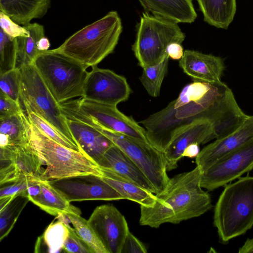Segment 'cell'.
Segmentation results:
<instances>
[{
    "instance_id": "35",
    "label": "cell",
    "mask_w": 253,
    "mask_h": 253,
    "mask_svg": "<svg viewBox=\"0 0 253 253\" xmlns=\"http://www.w3.org/2000/svg\"><path fill=\"white\" fill-rule=\"evenodd\" d=\"M33 177H25L12 182L0 185V199L19 195H25L27 197L28 188Z\"/></svg>"
},
{
    "instance_id": "21",
    "label": "cell",
    "mask_w": 253,
    "mask_h": 253,
    "mask_svg": "<svg viewBox=\"0 0 253 253\" xmlns=\"http://www.w3.org/2000/svg\"><path fill=\"white\" fill-rule=\"evenodd\" d=\"M145 12L177 23H192L197 14L193 0H138Z\"/></svg>"
},
{
    "instance_id": "22",
    "label": "cell",
    "mask_w": 253,
    "mask_h": 253,
    "mask_svg": "<svg viewBox=\"0 0 253 253\" xmlns=\"http://www.w3.org/2000/svg\"><path fill=\"white\" fill-rule=\"evenodd\" d=\"M132 181L143 188L156 194V190L145 175L133 161L114 144L104 155L102 167Z\"/></svg>"
},
{
    "instance_id": "40",
    "label": "cell",
    "mask_w": 253,
    "mask_h": 253,
    "mask_svg": "<svg viewBox=\"0 0 253 253\" xmlns=\"http://www.w3.org/2000/svg\"><path fill=\"white\" fill-rule=\"evenodd\" d=\"M167 52L169 57L174 60L180 59L184 54L182 46L177 42L170 43L167 47Z\"/></svg>"
},
{
    "instance_id": "7",
    "label": "cell",
    "mask_w": 253,
    "mask_h": 253,
    "mask_svg": "<svg viewBox=\"0 0 253 253\" xmlns=\"http://www.w3.org/2000/svg\"><path fill=\"white\" fill-rule=\"evenodd\" d=\"M67 119L80 121L94 128H102L137 141L150 143L144 128L117 106L100 103L83 97L59 104Z\"/></svg>"
},
{
    "instance_id": "28",
    "label": "cell",
    "mask_w": 253,
    "mask_h": 253,
    "mask_svg": "<svg viewBox=\"0 0 253 253\" xmlns=\"http://www.w3.org/2000/svg\"><path fill=\"white\" fill-rule=\"evenodd\" d=\"M69 223L60 220L50 224L43 234L38 238L35 251L42 246L38 252H40L42 247L48 253L61 252L69 233Z\"/></svg>"
},
{
    "instance_id": "11",
    "label": "cell",
    "mask_w": 253,
    "mask_h": 253,
    "mask_svg": "<svg viewBox=\"0 0 253 253\" xmlns=\"http://www.w3.org/2000/svg\"><path fill=\"white\" fill-rule=\"evenodd\" d=\"M253 169V140L218 160L202 173L201 185L212 191Z\"/></svg>"
},
{
    "instance_id": "27",
    "label": "cell",
    "mask_w": 253,
    "mask_h": 253,
    "mask_svg": "<svg viewBox=\"0 0 253 253\" xmlns=\"http://www.w3.org/2000/svg\"><path fill=\"white\" fill-rule=\"evenodd\" d=\"M29 32L27 37L15 38L17 48L16 68L31 64L41 52L38 48V42L44 37V27L37 23H30L23 26Z\"/></svg>"
},
{
    "instance_id": "6",
    "label": "cell",
    "mask_w": 253,
    "mask_h": 253,
    "mask_svg": "<svg viewBox=\"0 0 253 253\" xmlns=\"http://www.w3.org/2000/svg\"><path fill=\"white\" fill-rule=\"evenodd\" d=\"M32 64L59 104L82 97L86 68L56 49L40 52Z\"/></svg>"
},
{
    "instance_id": "17",
    "label": "cell",
    "mask_w": 253,
    "mask_h": 253,
    "mask_svg": "<svg viewBox=\"0 0 253 253\" xmlns=\"http://www.w3.org/2000/svg\"><path fill=\"white\" fill-rule=\"evenodd\" d=\"M253 140V116H249L234 131L205 147L196 157L195 162L203 171L228 153Z\"/></svg>"
},
{
    "instance_id": "43",
    "label": "cell",
    "mask_w": 253,
    "mask_h": 253,
    "mask_svg": "<svg viewBox=\"0 0 253 253\" xmlns=\"http://www.w3.org/2000/svg\"><path fill=\"white\" fill-rule=\"evenodd\" d=\"M50 46L49 40L45 36L41 38L38 42V48L41 52L48 50Z\"/></svg>"
},
{
    "instance_id": "34",
    "label": "cell",
    "mask_w": 253,
    "mask_h": 253,
    "mask_svg": "<svg viewBox=\"0 0 253 253\" xmlns=\"http://www.w3.org/2000/svg\"><path fill=\"white\" fill-rule=\"evenodd\" d=\"M20 69L15 68L0 74V91L20 103Z\"/></svg>"
},
{
    "instance_id": "36",
    "label": "cell",
    "mask_w": 253,
    "mask_h": 253,
    "mask_svg": "<svg viewBox=\"0 0 253 253\" xmlns=\"http://www.w3.org/2000/svg\"><path fill=\"white\" fill-rule=\"evenodd\" d=\"M69 233L63 251L71 253H94L90 247L78 235L73 227L69 225Z\"/></svg>"
},
{
    "instance_id": "10",
    "label": "cell",
    "mask_w": 253,
    "mask_h": 253,
    "mask_svg": "<svg viewBox=\"0 0 253 253\" xmlns=\"http://www.w3.org/2000/svg\"><path fill=\"white\" fill-rule=\"evenodd\" d=\"M94 128L108 138L133 161L149 180L156 194L165 189L169 178L162 152L150 143L137 141L108 129Z\"/></svg>"
},
{
    "instance_id": "19",
    "label": "cell",
    "mask_w": 253,
    "mask_h": 253,
    "mask_svg": "<svg viewBox=\"0 0 253 253\" xmlns=\"http://www.w3.org/2000/svg\"><path fill=\"white\" fill-rule=\"evenodd\" d=\"M27 197L30 201L53 216L67 212L81 213L80 209L72 206L48 180L39 176L32 178L27 190Z\"/></svg>"
},
{
    "instance_id": "31",
    "label": "cell",
    "mask_w": 253,
    "mask_h": 253,
    "mask_svg": "<svg viewBox=\"0 0 253 253\" xmlns=\"http://www.w3.org/2000/svg\"><path fill=\"white\" fill-rule=\"evenodd\" d=\"M30 201L28 197L19 195L0 210V241L6 237L14 227L21 211Z\"/></svg>"
},
{
    "instance_id": "38",
    "label": "cell",
    "mask_w": 253,
    "mask_h": 253,
    "mask_svg": "<svg viewBox=\"0 0 253 253\" xmlns=\"http://www.w3.org/2000/svg\"><path fill=\"white\" fill-rule=\"evenodd\" d=\"M25 112L21 104L0 91V119Z\"/></svg>"
},
{
    "instance_id": "33",
    "label": "cell",
    "mask_w": 253,
    "mask_h": 253,
    "mask_svg": "<svg viewBox=\"0 0 253 253\" xmlns=\"http://www.w3.org/2000/svg\"><path fill=\"white\" fill-rule=\"evenodd\" d=\"M17 56L15 38L0 29V74L16 68Z\"/></svg>"
},
{
    "instance_id": "5",
    "label": "cell",
    "mask_w": 253,
    "mask_h": 253,
    "mask_svg": "<svg viewBox=\"0 0 253 253\" xmlns=\"http://www.w3.org/2000/svg\"><path fill=\"white\" fill-rule=\"evenodd\" d=\"M28 130L31 146L41 168L45 166L40 171L41 178L50 180L86 174L102 176L101 168L86 154L54 141L30 122Z\"/></svg>"
},
{
    "instance_id": "14",
    "label": "cell",
    "mask_w": 253,
    "mask_h": 253,
    "mask_svg": "<svg viewBox=\"0 0 253 253\" xmlns=\"http://www.w3.org/2000/svg\"><path fill=\"white\" fill-rule=\"evenodd\" d=\"M87 221L108 253H121L129 230L125 216L115 206L97 207Z\"/></svg>"
},
{
    "instance_id": "3",
    "label": "cell",
    "mask_w": 253,
    "mask_h": 253,
    "mask_svg": "<svg viewBox=\"0 0 253 253\" xmlns=\"http://www.w3.org/2000/svg\"><path fill=\"white\" fill-rule=\"evenodd\" d=\"M122 30L118 12L111 11L75 33L55 49L86 68H92L113 52Z\"/></svg>"
},
{
    "instance_id": "42",
    "label": "cell",
    "mask_w": 253,
    "mask_h": 253,
    "mask_svg": "<svg viewBox=\"0 0 253 253\" xmlns=\"http://www.w3.org/2000/svg\"><path fill=\"white\" fill-rule=\"evenodd\" d=\"M239 253H253V237L248 238L244 244L239 249Z\"/></svg>"
},
{
    "instance_id": "9",
    "label": "cell",
    "mask_w": 253,
    "mask_h": 253,
    "mask_svg": "<svg viewBox=\"0 0 253 253\" xmlns=\"http://www.w3.org/2000/svg\"><path fill=\"white\" fill-rule=\"evenodd\" d=\"M20 71V99L25 112L37 114L78 144L69 128L67 119L61 111L59 103L53 97L33 64L21 67Z\"/></svg>"
},
{
    "instance_id": "41",
    "label": "cell",
    "mask_w": 253,
    "mask_h": 253,
    "mask_svg": "<svg viewBox=\"0 0 253 253\" xmlns=\"http://www.w3.org/2000/svg\"><path fill=\"white\" fill-rule=\"evenodd\" d=\"M200 152L199 145L193 144L188 146L183 153V157L196 158Z\"/></svg>"
},
{
    "instance_id": "39",
    "label": "cell",
    "mask_w": 253,
    "mask_h": 253,
    "mask_svg": "<svg viewBox=\"0 0 253 253\" xmlns=\"http://www.w3.org/2000/svg\"><path fill=\"white\" fill-rule=\"evenodd\" d=\"M143 243L129 231L124 241L121 253H146Z\"/></svg>"
},
{
    "instance_id": "23",
    "label": "cell",
    "mask_w": 253,
    "mask_h": 253,
    "mask_svg": "<svg viewBox=\"0 0 253 253\" xmlns=\"http://www.w3.org/2000/svg\"><path fill=\"white\" fill-rule=\"evenodd\" d=\"M50 5V0H0V11L24 26L43 17Z\"/></svg>"
},
{
    "instance_id": "4",
    "label": "cell",
    "mask_w": 253,
    "mask_h": 253,
    "mask_svg": "<svg viewBox=\"0 0 253 253\" xmlns=\"http://www.w3.org/2000/svg\"><path fill=\"white\" fill-rule=\"evenodd\" d=\"M213 225L220 242L226 244L253 226V176L225 185L215 205Z\"/></svg>"
},
{
    "instance_id": "12",
    "label": "cell",
    "mask_w": 253,
    "mask_h": 253,
    "mask_svg": "<svg viewBox=\"0 0 253 253\" xmlns=\"http://www.w3.org/2000/svg\"><path fill=\"white\" fill-rule=\"evenodd\" d=\"M131 89L124 77L113 71L94 66L86 76L83 87V98L115 106L126 101Z\"/></svg>"
},
{
    "instance_id": "24",
    "label": "cell",
    "mask_w": 253,
    "mask_h": 253,
    "mask_svg": "<svg viewBox=\"0 0 253 253\" xmlns=\"http://www.w3.org/2000/svg\"><path fill=\"white\" fill-rule=\"evenodd\" d=\"M100 168L101 179L121 195L124 199L132 201L144 207H150L154 204L156 197L153 193L109 169Z\"/></svg>"
},
{
    "instance_id": "30",
    "label": "cell",
    "mask_w": 253,
    "mask_h": 253,
    "mask_svg": "<svg viewBox=\"0 0 253 253\" xmlns=\"http://www.w3.org/2000/svg\"><path fill=\"white\" fill-rule=\"evenodd\" d=\"M169 57L162 62L143 68L139 79L148 93L154 97L160 95L161 85L167 73Z\"/></svg>"
},
{
    "instance_id": "32",
    "label": "cell",
    "mask_w": 253,
    "mask_h": 253,
    "mask_svg": "<svg viewBox=\"0 0 253 253\" xmlns=\"http://www.w3.org/2000/svg\"><path fill=\"white\" fill-rule=\"evenodd\" d=\"M25 113L29 121L49 138L67 148L84 153L78 144L64 136L40 116L32 112Z\"/></svg>"
},
{
    "instance_id": "26",
    "label": "cell",
    "mask_w": 253,
    "mask_h": 253,
    "mask_svg": "<svg viewBox=\"0 0 253 253\" xmlns=\"http://www.w3.org/2000/svg\"><path fill=\"white\" fill-rule=\"evenodd\" d=\"M196 0L206 22L217 28H228L236 12V0Z\"/></svg>"
},
{
    "instance_id": "15",
    "label": "cell",
    "mask_w": 253,
    "mask_h": 253,
    "mask_svg": "<svg viewBox=\"0 0 253 253\" xmlns=\"http://www.w3.org/2000/svg\"><path fill=\"white\" fill-rule=\"evenodd\" d=\"M0 148V185L25 177L39 176L41 164L31 145Z\"/></svg>"
},
{
    "instance_id": "37",
    "label": "cell",
    "mask_w": 253,
    "mask_h": 253,
    "mask_svg": "<svg viewBox=\"0 0 253 253\" xmlns=\"http://www.w3.org/2000/svg\"><path fill=\"white\" fill-rule=\"evenodd\" d=\"M0 29L12 38L27 37L29 35V32L23 26H20L9 16L1 11H0Z\"/></svg>"
},
{
    "instance_id": "16",
    "label": "cell",
    "mask_w": 253,
    "mask_h": 253,
    "mask_svg": "<svg viewBox=\"0 0 253 253\" xmlns=\"http://www.w3.org/2000/svg\"><path fill=\"white\" fill-rule=\"evenodd\" d=\"M212 139H215L214 126L208 119L197 120L179 129L163 153L167 170L177 168L178 161L183 157V153L188 146L193 144H204Z\"/></svg>"
},
{
    "instance_id": "20",
    "label": "cell",
    "mask_w": 253,
    "mask_h": 253,
    "mask_svg": "<svg viewBox=\"0 0 253 253\" xmlns=\"http://www.w3.org/2000/svg\"><path fill=\"white\" fill-rule=\"evenodd\" d=\"M67 119L69 128L81 150L102 167L104 155L114 143L94 127L80 121Z\"/></svg>"
},
{
    "instance_id": "13",
    "label": "cell",
    "mask_w": 253,
    "mask_h": 253,
    "mask_svg": "<svg viewBox=\"0 0 253 253\" xmlns=\"http://www.w3.org/2000/svg\"><path fill=\"white\" fill-rule=\"evenodd\" d=\"M48 181L70 203L86 200L124 199L116 190L95 175H81Z\"/></svg>"
},
{
    "instance_id": "8",
    "label": "cell",
    "mask_w": 253,
    "mask_h": 253,
    "mask_svg": "<svg viewBox=\"0 0 253 253\" xmlns=\"http://www.w3.org/2000/svg\"><path fill=\"white\" fill-rule=\"evenodd\" d=\"M178 23L143 12L137 26L132 49L143 68L156 65L169 57L167 49L172 42L181 44L185 35Z\"/></svg>"
},
{
    "instance_id": "18",
    "label": "cell",
    "mask_w": 253,
    "mask_h": 253,
    "mask_svg": "<svg viewBox=\"0 0 253 253\" xmlns=\"http://www.w3.org/2000/svg\"><path fill=\"white\" fill-rule=\"evenodd\" d=\"M224 59L193 50H185L179 64L183 72L197 81L220 84L225 69Z\"/></svg>"
},
{
    "instance_id": "1",
    "label": "cell",
    "mask_w": 253,
    "mask_h": 253,
    "mask_svg": "<svg viewBox=\"0 0 253 253\" xmlns=\"http://www.w3.org/2000/svg\"><path fill=\"white\" fill-rule=\"evenodd\" d=\"M224 83L213 84L202 98L178 108L172 101L165 108L139 122L146 131L149 143L163 153L174 134L193 122L209 120L215 127L223 126L229 120L232 100Z\"/></svg>"
},
{
    "instance_id": "29",
    "label": "cell",
    "mask_w": 253,
    "mask_h": 253,
    "mask_svg": "<svg viewBox=\"0 0 253 253\" xmlns=\"http://www.w3.org/2000/svg\"><path fill=\"white\" fill-rule=\"evenodd\" d=\"M68 222L71 223L76 233L90 247L94 253H108L88 221L80 214L67 212L65 214Z\"/></svg>"
},
{
    "instance_id": "25",
    "label": "cell",
    "mask_w": 253,
    "mask_h": 253,
    "mask_svg": "<svg viewBox=\"0 0 253 253\" xmlns=\"http://www.w3.org/2000/svg\"><path fill=\"white\" fill-rule=\"evenodd\" d=\"M29 125L25 112L0 119V147L30 145Z\"/></svg>"
},
{
    "instance_id": "2",
    "label": "cell",
    "mask_w": 253,
    "mask_h": 253,
    "mask_svg": "<svg viewBox=\"0 0 253 253\" xmlns=\"http://www.w3.org/2000/svg\"><path fill=\"white\" fill-rule=\"evenodd\" d=\"M202 173L196 166L169 178L165 189L156 194L152 206H140V224L158 228L166 223L177 224L211 210V196L201 185Z\"/></svg>"
}]
</instances>
